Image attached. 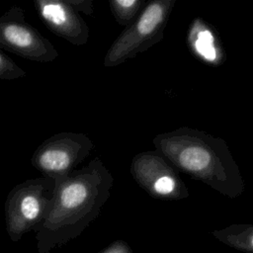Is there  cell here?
Segmentation results:
<instances>
[{
  "mask_svg": "<svg viewBox=\"0 0 253 253\" xmlns=\"http://www.w3.org/2000/svg\"><path fill=\"white\" fill-rule=\"evenodd\" d=\"M114 182L100 157L57 180L48 211L36 231L38 253H50L79 236L100 214Z\"/></svg>",
  "mask_w": 253,
  "mask_h": 253,
  "instance_id": "6da1fadb",
  "label": "cell"
},
{
  "mask_svg": "<svg viewBox=\"0 0 253 253\" xmlns=\"http://www.w3.org/2000/svg\"><path fill=\"white\" fill-rule=\"evenodd\" d=\"M152 143L180 172L229 199L241 196L245 182L226 141L198 128L180 126L157 134Z\"/></svg>",
  "mask_w": 253,
  "mask_h": 253,
  "instance_id": "7a4b0ae2",
  "label": "cell"
},
{
  "mask_svg": "<svg viewBox=\"0 0 253 253\" xmlns=\"http://www.w3.org/2000/svg\"><path fill=\"white\" fill-rule=\"evenodd\" d=\"M175 4L176 0L146 3L135 22L125 28L111 44L104 57V66H118L161 42Z\"/></svg>",
  "mask_w": 253,
  "mask_h": 253,
  "instance_id": "3957f363",
  "label": "cell"
},
{
  "mask_svg": "<svg viewBox=\"0 0 253 253\" xmlns=\"http://www.w3.org/2000/svg\"><path fill=\"white\" fill-rule=\"evenodd\" d=\"M56 181L46 177L26 180L15 186L5 201L6 230L19 241L31 230L37 231L48 211Z\"/></svg>",
  "mask_w": 253,
  "mask_h": 253,
  "instance_id": "277c9868",
  "label": "cell"
},
{
  "mask_svg": "<svg viewBox=\"0 0 253 253\" xmlns=\"http://www.w3.org/2000/svg\"><path fill=\"white\" fill-rule=\"evenodd\" d=\"M93 148L94 143L87 134L62 131L42 141L34 151L31 162L42 177L57 181L73 172Z\"/></svg>",
  "mask_w": 253,
  "mask_h": 253,
  "instance_id": "5b68a950",
  "label": "cell"
},
{
  "mask_svg": "<svg viewBox=\"0 0 253 253\" xmlns=\"http://www.w3.org/2000/svg\"><path fill=\"white\" fill-rule=\"evenodd\" d=\"M129 170L136 184L154 199L180 201L190 195L179 171L156 149L133 156Z\"/></svg>",
  "mask_w": 253,
  "mask_h": 253,
  "instance_id": "8992f818",
  "label": "cell"
},
{
  "mask_svg": "<svg viewBox=\"0 0 253 253\" xmlns=\"http://www.w3.org/2000/svg\"><path fill=\"white\" fill-rule=\"evenodd\" d=\"M0 48L41 63L58 56L54 45L26 21L25 11L19 6H12L0 16Z\"/></svg>",
  "mask_w": 253,
  "mask_h": 253,
  "instance_id": "52a82bcc",
  "label": "cell"
},
{
  "mask_svg": "<svg viewBox=\"0 0 253 253\" xmlns=\"http://www.w3.org/2000/svg\"><path fill=\"white\" fill-rule=\"evenodd\" d=\"M34 6L44 26L52 34L76 46L87 43L88 25L66 0H35Z\"/></svg>",
  "mask_w": 253,
  "mask_h": 253,
  "instance_id": "ba28073f",
  "label": "cell"
},
{
  "mask_svg": "<svg viewBox=\"0 0 253 253\" xmlns=\"http://www.w3.org/2000/svg\"><path fill=\"white\" fill-rule=\"evenodd\" d=\"M187 42L192 53L209 65L217 66L225 60L217 33L201 18H196L188 31Z\"/></svg>",
  "mask_w": 253,
  "mask_h": 253,
  "instance_id": "9c48e42d",
  "label": "cell"
},
{
  "mask_svg": "<svg viewBox=\"0 0 253 253\" xmlns=\"http://www.w3.org/2000/svg\"><path fill=\"white\" fill-rule=\"evenodd\" d=\"M221 243L245 253H253V224L234 223L211 232Z\"/></svg>",
  "mask_w": 253,
  "mask_h": 253,
  "instance_id": "30bf717a",
  "label": "cell"
},
{
  "mask_svg": "<svg viewBox=\"0 0 253 253\" xmlns=\"http://www.w3.org/2000/svg\"><path fill=\"white\" fill-rule=\"evenodd\" d=\"M109 4L113 17L125 28L135 22L146 5L142 0H111Z\"/></svg>",
  "mask_w": 253,
  "mask_h": 253,
  "instance_id": "8fae6325",
  "label": "cell"
},
{
  "mask_svg": "<svg viewBox=\"0 0 253 253\" xmlns=\"http://www.w3.org/2000/svg\"><path fill=\"white\" fill-rule=\"evenodd\" d=\"M26 71L0 50V79L14 80L26 76Z\"/></svg>",
  "mask_w": 253,
  "mask_h": 253,
  "instance_id": "7c38bea8",
  "label": "cell"
},
{
  "mask_svg": "<svg viewBox=\"0 0 253 253\" xmlns=\"http://www.w3.org/2000/svg\"><path fill=\"white\" fill-rule=\"evenodd\" d=\"M66 2L79 14L83 13L87 16H92L94 13L92 0H66Z\"/></svg>",
  "mask_w": 253,
  "mask_h": 253,
  "instance_id": "4fadbf2b",
  "label": "cell"
},
{
  "mask_svg": "<svg viewBox=\"0 0 253 253\" xmlns=\"http://www.w3.org/2000/svg\"><path fill=\"white\" fill-rule=\"evenodd\" d=\"M99 253H133L125 240H115Z\"/></svg>",
  "mask_w": 253,
  "mask_h": 253,
  "instance_id": "5bb4252c",
  "label": "cell"
}]
</instances>
